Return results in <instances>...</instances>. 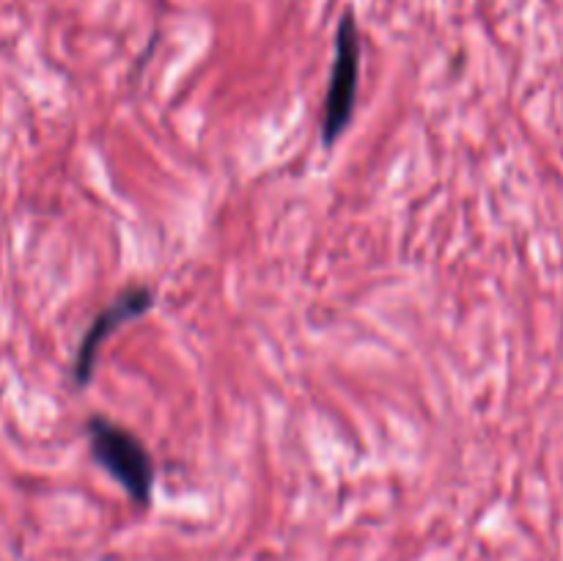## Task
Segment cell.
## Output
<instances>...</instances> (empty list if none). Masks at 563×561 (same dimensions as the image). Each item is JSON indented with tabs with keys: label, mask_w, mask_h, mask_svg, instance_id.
Listing matches in <instances>:
<instances>
[{
	"label": "cell",
	"mask_w": 563,
	"mask_h": 561,
	"mask_svg": "<svg viewBox=\"0 0 563 561\" xmlns=\"http://www.w3.org/2000/svg\"><path fill=\"white\" fill-rule=\"evenodd\" d=\"M86 435L93 462L110 473V479L130 495L132 504L141 509L152 506L157 468L146 443L132 429L121 427L108 416L88 418Z\"/></svg>",
	"instance_id": "1"
},
{
	"label": "cell",
	"mask_w": 563,
	"mask_h": 561,
	"mask_svg": "<svg viewBox=\"0 0 563 561\" xmlns=\"http://www.w3.org/2000/svg\"><path fill=\"white\" fill-rule=\"evenodd\" d=\"M361 61H363V36L357 25L355 9H346L335 28V50L330 64L328 91L322 102V119H319V141L324 148H333L350 130L357 110V94H361Z\"/></svg>",
	"instance_id": "2"
},
{
	"label": "cell",
	"mask_w": 563,
	"mask_h": 561,
	"mask_svg": "<svg viewBox=\"0 0 563 561\" xmlns=\"http://www.w3.org/2000/svg\"><path fill=\"white\" fill-rule=\"evenodd\" d=\"M154 300H157V295H154L152 286L146 284L126 286V289H121L119 295H115L113 300H110L108 306L91 319V324H88L86 333H82L80 344H77L75 363H71V380H75L77 388H86V385L93 380V372H97V358L99 352H102L104 341H108L110 336L119 333L124 324L146 317V314L154 308Z\"/></svg>",
	"instance_id": "3"
}]
</instances>
